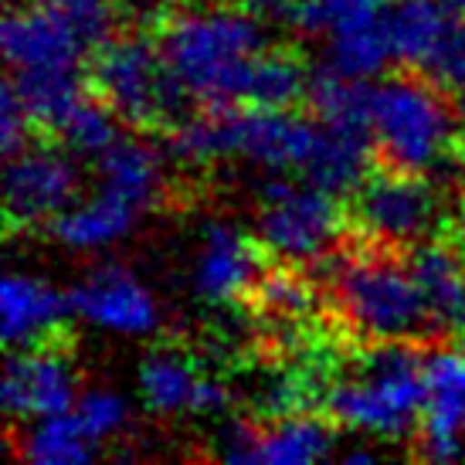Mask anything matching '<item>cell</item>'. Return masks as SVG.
Here are the masks:
<instances>
[{
    "instance_id": "obj_3",
    "label": "cell",
    "mask_w": 465,
    "mask_h": 465,
    "mask_svg": "<svg viewBox=\"0 0 465 465\" xmlns=\"http://www.w3.org/2000/svg\"><path fill=\"white\" fill-rule=\"evenodd\" d=\"M462 156L459 95L414 65H398L374 85V163L431 177L441 163Z\"/></svg>"
},
{
    "instance_id": "obj_28",
    "label": "cell",
    "mask_w": 465,
    "mask_h": 465,
    "mask_svg": "<svg viewBox=\"0 0 465 465\" xmlns=\"http://www.w3.org/2000/svg\"><path fill=\"white\" fill-rule=\"evenodd\" d=\"M462 187H465V163H462Z\"/></svg>"
},
{
    "instance_id": "obj_15",
    "label": "cell",
    "mask_w": 465,
    "mask_h": 465,
    "mask_svg": "<svg viewBox=\"0 0 465 465\" xmlns=\"http://www.w3.org/2000/svg\"><path fill=\"white\" fill-rule=\"evenodd\" d=\"M306 58L296 45H265L248 65L245 105L262 109H299L310 92Z\"/></svg>"
},
{
    "instance_id": "obj_24",
    "label": "cell",
    "mask_w": 465,
    "mask_h": 465,
    "mask_svg": "<svg viewBox=\"0 0 465 465\" xmlns=\"http://www.w3.org/2000/svg\"><path fill=\"white\" fill-rule=\"evenodd\" d=\"M262 445V421L252 414L228 418L214 435V452L224 462H259Z\"/></svg>"
},
{
    "instance_id": "obj_18",
    "label": "cell",
    "mask_w": 465,
    "mask_h": 465,
    "mask_svg": "<svg viewBox=\"0 0 465 465\" xmlns=\"http://www.w3.org/2000/svg\"><path fill=\"white\" fill-rule=\"evenodd\" d=\"M133 214H136V207L126 204L123 197L99 191L95 201H89V204L62 211L52 221V234L68 248L109 245V242H116L119 234L130 232Z\"/></svg>"
},
{
    "instance_id": "obj_25",
    "label": "cell",
    "mask_w": 465,
    "mask_h": 465,
    "mask_svg": "<svg viewBox=\"0 0 465 465\" xmlns=\"http://www.w3.org/2000/svg\"><path fill=\"white\" fill-rule=\"evenodd\" d=\"M75 414L95 441L113 439L119 428L126 425V404H123V398L109 394V391H89L75 404Z\"/></svg>"
},
{
    "instance_id": "obj_11",
    "label": "cell",
    "mask_w": 465,
    "mask_h": 465,
    "mask_svg": "<svg viewBox=\"0 0 465 465\" xmlns=\"http://www.w3.org/2000/svg\"><path fill=\"white\" fill-rule=\"evenodd\" d=\"M68 296L75 312H82L89 323H99L116 333H146L160 320L153 296L119 265L99 269Z\"/></svg>"
},
{
    "instance_id": "obj_16",
    "label": "cell",
    "mask_w": 465,
    "mask_h": 465,
    "mask_svg": "<svg viewBox=\"0 0 465 465\" xmlns=\"http://www.w3.org/2000/svg\"><path fill=\"white\" fill-rule=\"evenodd\" d=\"M201 371H197L191 350L177 343H160L150 350V357L140 367V391L146 408L153 414H181L194 411V398L201 388Z\"/></svg>"
},
{
    "instance_id": "obj_19",
    "label": "cell",
    "mask_w": 465,
    "mask_h": 465,
    "mask_svg": "<svg viewBox=\"0 0 465 465\" xmlns=\"http://www.w3.org/2000/svg\"><path fill=\"white\" fill-rule=\"evenodd\" d=\"M452 11L441 0H391L388 27L401 65H421L435 48Z\"/></svg>"
},
{
    "instance_id": "obj_27",
    "label": "cell",
    "mask_w": 465,
    "mask_h": 465,
    "mask_svg": "<svg viewBox=\"0 0 465 465\" xmlns=\"http://www.w3.org/2000/svg\"><path fill=\"white\" fill-rule=\"evenodd\" d=\"M459 116H462V140H465V92L459 95Z\"/></svg>"
},
{
    "instance_id": "obj_21",
    "label": "cell",
    "mask_w": 465,
    "mask_h": 465,
    "mask_svg": "<svg viewBox=\"0 0 465 465\" xmlns=\"http://www.w3.org/2000/svg\"><path fill=\"white\" fill-rule=\"evenodd\" d=\"M119 126H123V119L109 109V103H103V99L89 89L72 109H68V116L62 119V126L54 130L52 140L58 143V146L72 150V153L99 156L123 136Z\"/></svg>"
},
{
    "instance_id": "obj_26",
    "label": "cell",
    "mask_w": 465,
    "mask_h": 465,
    "mask_svg": "<svg viewBox=\"0 0 465 465\" xmlns=\"http://www.w3.org/2000/svg\"><path fill=\"white\" fill-rule=\"evenodd\" d=\"M0 140H4V156L11 160L25 150L27 143H35V126H31V119H27L25 105L17 99V92L14 85L7 82L4 85V113H0Z\"/></svg>"
},
{
    "instance_id": "obj_13",
    "label": "cell",
    "mask_w": 465,
    "mask_h": 465,
    "mask_svg": "<svg viewBox=\"0 0 465 465\" xmlns=\"http://www.w3.org/2000/svg\"><path fill=\"white\" fill-rule=\"evenodd\" d=\"M99 181H103L99 191L123 197L136 211L160 204L167 197L163 153L153 143L136 136H119L105 153H99Z\"/></svg>"
},
{
    "instance_id": "obj_9",
    "label": "cell",
    "mask_w": 465,
    "mask_h": 465,
    "mask_svg": "<svg viewBox=\"0 0 465 465\" xmlns=\"http://www.w3.org/2000/svg\"><path fill=\"white\" fill-rule=\"evenodd\" d=\"M408 265L421 285L441 340H465V252L449 234L408 248Z\"/></svg>"
},
{
    "instance_id": "obj_22",
    "label": "cell",
    "mask_w": 465,
    "mask_h": 465,
    "mask_svg": "<svg viewBox=\"0 0 465 465\" xmlns=\"http://www.w3.org/2000/svg\"><path fill=\"white\" fill-rule=\"evenodd\" d=\"M391 54H394V45H391L388 17L330 35V65L350 78L377 75L388 65Z\"/></svg>"
},
{
    "instance_id": "obj_20",
    "label": "cell",
    "mask_w": 465,
    "mask_h": 465,
    "mask_svg": "<svg viewBox=\"0 0 465 465\" xmlns=\"http://www.w3.org/2000/svg\"><path fill=\"white\" fill-rule=\"evenodd\" d=\"M99 441L92 439L78 414H48L38 425L25 431V445L17 449L21 459L38 465H82L95 455Z\"/></svg>"
},
{
    "instance_id": "obj_23",
    "label": "cell",
    "mask_w": 465,
    "mask_h": 465,
    "mask_svg": "<svg viewBox=\"0 0 465 465\" xmlns=\"http://www.w3.org/2000/svg\"><path fill=\"white\" fill-rule=\"evenodd\" d=\"M421 68L435 85H441L452 95H462L465 92V14H455L449 17L445 31L439 35L435 48L428 52V58L421 62Z\"/></svg>"
},
{
    "instance_id": "obj_4",
    "label": "cell",
    "mask_w": 465,
    "mask_h": 465,
    "mask_svg": "<svg viewBox=\"0 0 465 465\" xmlns=\"http://www.w3.org/2000/svg\"><path fill=\"white\" fill-rule=\"evenodd\" d=\"M452 197V191H445L428 173L374 163L343 197V232L408 252L418 242L445 232Z\"/></svg>"
},
{
    "instance_id": "obj_1",
    "label": "cell",
    "mask_w": 465,
    "mask_h": 465,
    "mask_svg": "<svg viewBox=\"0 0 465 465\" xmlns=\"http://www.w3.org/2000/svg\"><path fill=\"white\" fill-rule=\"evenodd\" d=\"M156 41L201 105L245 103L248 65L265 48L262 21L234 4H204L201 11H187L183 4Z\"/></svg>"
},
{
    "instance_id": "obj_14",
    "label": "cell",
    "mask_w": 465,
    "mask_h": 465,
    "mask_svg": "<svg viewBox=\"0 0 465 465\" xmlns=\"http://www.w3.org/2000/svg\"><path fill=\"white\" fill-rule=\"evenodd\" d=\"M72 310H75L72 296H62L35 279H25V275L4 279V340L11 347H27L58 326H65V316Z\"/></svg>"
},
{
    "instance_id": "obj_10",
    "label": "cell",
    "mask_w": 465,
    "mask_h": 465,
    "mask_svg": "<svg viewBox=\"0 0 465 465\" xmlns=\"http://www.w3.org/2000/svg\"><path fill=\"white\" fill-rule=\"evenodd\" d=\"M272 255L259 238L252 242L228 224H211L204 234V252L197 262V289L211 302H242L269 269Z\"/></svg>"
},
{
    "instance_id": "obj_5",
    "label": "cell",
    "mask_w": 465,
    "mask_h": 465,
    "mask_svg": "<svg viewBox=\"0 0 465 465\" xmlns=\"http://www.w3.org/2000/svg\"><path fill=\"white\" fill-rule=\"evenodd\" d=\"M259 242L272 259L310 265L343 234V204L316 183L272 177L259 187Z\"/></svg>"
},
{
    "instance_id": "obj_2",
    "label": "cell",
    "mask_w": 465,
    "mask_h": 465,
    "mask_svg": "<svg viewBox=\"0 0 465 465\" xmlns=\"http://www.w3.org/2000/svg\"><path fill=\"white\" fill-rule=\"evenodd\" d=\"M85 75L89 89L109 103L126 130L163 136L201 113V99L167 65L160 41L143 31L119 27L109 35L89 54Z\"/></svg>"
},
{
    "instance_id": "obj_12",
    "label": "cell",
    "mask_w": 465,
    "mask_h": 465,
    "mask_svg": "<svg viewBox=\"0 0 465 465\" xmlns=\"http://www.w3.org/2000/svg\"><path fill=\"white\" fill-rule=\"evenodd\" d=\"M25 105L27 119L38 140H52L68 109L89 92L85 65H45V68H11L7 78Z\"/></svg>"
},
{
    "instance_id": "obj_7",
    "label": "cell",
    "mask_w": 465,
    "mask_h": 465,
    "mask_svg": "<svg viewBox=\"0 0 465 465\" xmlns=\"http://www.w3.org/2000/svg\"><path fill=\"white\" fill-rule=\"evenodd\" d=\"M75 343L68 326H58L27 347H14L4 374V411L21 414H65L75 404V371H72Z\"/></svg>"
},
{
    "instance_id": "obj_8",
    "label": "cell",
    "mask_w": 465,
    "mask_h": 465,
    "mask_svg": "<svg viewBox=\"0 0 465 465\" xmlns=\"http://www.w3.org/2000/svg\"><path fill=\"white\" fill-rule=\"evenodd\" d=\"M4 54L11 68H45V65H85L89 52L82 48L62 14L48 0L14 4L4 17Z\"/></svg>"
},
{
    "instance_id": "obj_6",
    "label": "cell",
    "mask_w": 465,
    "mask_h": 465,
    "mask_svg": "<svg viewBox=\"0 0 465 465\" xmlns=\"http://www.w3.org/2000/svg\"><path fill=\"white\" fill-rule=\"evenodd\" d=\"M78 191V173L68 160L65 146L54 140L27 143L17 156L7 160V194H4V221L7 232H27L38 224H52L68 211Z\"/></svg>"
},
{
    "instance_id": "obj_29",
    "label": "cell",
    "mask_w": 465,
    "mask_h": 465,
    "mask_svg": "<svg viewBox=\"0 0 465 465\" xmlns=\"http://www.w3.org/2000/svg\"><path fill=\"white\" fill-rule=\"evenodd\" d=\"M462 252H465V248H462Z\"/></svg>"
},
{
    "instance_id": "obj_17",
    "label": "cell",
    "mask_w": 465,
    "mask_h": 465,
    "mask_svg": "<svg viewBox=\"0 0 465 465\" xmlns=\"http://www.w3.org/2000/svg\"><path fill=\"white\" fill-rule=\"evenodd\" d=\"M336 439V421L330 414L302 411L275 421H262L259 462L265 465H306L326 459Z\"/></svg>"
}]
</instances>
